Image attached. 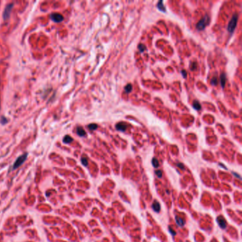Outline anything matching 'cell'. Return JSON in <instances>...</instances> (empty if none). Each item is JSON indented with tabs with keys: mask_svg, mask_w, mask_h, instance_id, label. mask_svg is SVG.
Here are the masks:
<instances>
[{
	"mask_svg": "<svg viewBox=\"0 0 242 242\" xmlns=\"http://www.w3.org/2000/svg\"><path fill=\"white\" fill-rule=\"evenodd\" d=\"M124 89H125L126 92H130L132 90V85L131 84H128L125 87H124Z\"/></svg>",
	"mask_w": 242,
	"mask_h": 242,
	"instance_id": "e0dca14e",
	"label": "cell"
},
{
	"mask_svg": "<svg viewBox=\"0 0 242 242\" xmlns=\"http://www.w3.org/2000/svg\"><path fill=\"white\" fill-rule=\"evenodd\" d=\"M190 68L191 70H195V69L197 68V63L194 62V63H192L191 65H190Z\"/></svg>",
	"mask_w": 242,
	"mask_h": 242,
	"instance_id": "ffe728a7",
	"label": "cell"
},
{
	"mask_svg": "<svg viewBox=\"0 0 242 242\" xmlns=\"http://www.w3.org/2000/svg\"><path fill=\"white\" fill-rule=\"evenodd\" d=\"M232 173L235 176V177H237L238 179H241V176H240L239 175H238L237 173H234V172H232Z\"/></svg>",
	"mask_w": 242,
	"mask_h": 242,
	"instance_id": "4316f807",
	"label": "cell"
},
{
	"mask_svg": "<svg viewBox=\"0 0 242 242\" xmlns=\"http://www.w3.org/2000/svg\"><path fill=\"white\" fill-rule=\"evenodd\" d=\"M209 23H210V17L207 15H205L201 20L199 21V22L196 25V28L198 31L204 30L205 27L208 25Z\"/></svg>",
	"mask_w": 242,
	"mask_h": 242,
	"instance_id": "6da1fadb",
	"label": "cell"
},
{
	"mask_svg": "<svg viewBox=\"0 0 242 242\" xmlns=\"http://www.w3.org/2000/svg\"><path fill=\"white\" fill-rule=\"evenodd\" d=\"M0 106H1V105H0Z\"/></svg>",
	"mask_w": 242,
	"mask_h": 242,
	"instance_id": "f1b7e54d",
	"label": "cell"
},
{
	"mask_svg": "<svg viewBox=\"0 0 242 242\" xmlns=\"http://www.w3.org/2000/svg\"><path fill=\"white\" fill-rule=\"evenodd\" d=\"M168 229H169V231H170V234H172L173 236H175V235L176 234V233L175 232V231H174L173 230V229H172V228H171L170 226H168Z\"/></svg>",
	"mask_w": 242,
	"mask_h": 242,
	"instance_id": "cb8c5ba5",
	"label": "cell"
},
{
	"mask_svg": "<svg viewBox=\"0 0 242 242\" xmlns=\"http://www.w3.org/2000/svg\"><path fill=\"white\" fill-rule=\"evenodd\" d=\"M220 84H221V86H222V88L224 87V86H225V84H226V75L224 73H222V75H220Z\"/></svg>",
	"mask_w": 242,
	"mask_h": 242,
	"instance_id": "9c48e42d",
	"label": "cell"
},
{
	"mask_svg": "<svg viewBox=\"0 0 242 242\" xmlns=\"http://www.w3.org/2000/svg\"><path fill=\"white\" fill-rule=\"evenodd\" d=\"M217 82H218V81H217V77H213L212 79H211V84H212V85H217Z\"/></svg>",
	"mask_w": 242,
	"mask_h": 242,
	"instance_id": "d6986e66",
	"label": "cell"
},
{
	"mask_svg": "<svg viewBox=\"0 0 242 242\" xmlns=\"http://www.w3.org/2000/svg\"><path fill=\"white\" fill-rule=\"evenodd\" d=\"M155 174H156V175L158 176V178H160L162 177V171L161 170H157V171H155Z\"/></svg>",
	"mask_w": 242,
	"mask_h": 242,
	"instance_id": "603a6c76",
	"label": "cell"
},
{
	"mask_svg": "<svg viewBox=\"0 0 242 242\" xmlns=\"http://www.w3.org/2000/svg\"><path fill=\"white\" fill-rule=\"evenodd\" d=\"M219 165H221V166H222L223 168H224L227 169V168H226V166H224V165H223V164H222V163H219Z\"/></svg>",
	"mask_w": 242,
	"mask_h": 242,
	"instance_id": "83f0119b",
	"label": "cell"
},
{
	"mask_svg": "<svg viewBox=\"0 0 242 242\" xmlns=\"http://www.w3.org/2000/svg\"><path fill=\"white\" fill-rule=\"evenodd\" d=\"M175 222L177 223V224L180 226H184V224H185V221L183 220V219H181L180 217H178V216H176L175 217Z\"/></svg>",
	"mask_w": 242,
	"mask_h": 242,
	"instance_id": "8fae6325",
	"label": "cell"
},
{
	"mask_svg": "<svg viewBox=\"0 0 242 242\" xmlns=\"http://www.w3.org/2000/svg\"><path fill=\"white\" fill-rule=\"evenodd\" d=\"M77 135L79 136H84L86 135L85 131L84 130L83 128H82L80 127L77 128Z\"/></svg>",
	"mask_w": 242,
	"mask_h": 242,
	"instance_id": "30bf717a",
	"label": "cell"
},
{
	"mask_svg": "<svg viewBox=\"0 0 242 242\" xmlns=\"http://www.w3.org/2000/svg\"><path fill=\"white\" fill-rule=\"evenodd\" d=\"M193 108L196 110H201V105L199 103L198 101H194V102L193 104Z\"/></svg>",
	"mask_w": 242,
	"mask_h": 242,
	"instance_id": "5bb4252c",
	"label": "cell"
},
{
	"mask_svg": "<svg viewBox=\"0 0 242 242\" xmlns=\"http://www.w3.org/2000/svg\"><path fill=\"white\" fill-rule=\"evenodd\" d=\"M51 19L54 22H56V23H60V22L63 21L64 19L63 16H62L60 14L58 13H53L51 15Z\"/></svg>",
	"mask_w": 242,
	"mask_h": 242,
	"instance_id": "5b68a950",
	"label": "cell"
},
{
	"mask_svg": "<svg viewBox=\"0 0 242 242\" xmlns=\"http://www.w3.org/2000/svg\"><path fill=\"white\" fill-rule=\"evenodd\" d=\"M177 165H178V167L180 168V169H182V170H184V168H185V166H184V165H183V163H178V164H177Z\"/></svg>",
	"mask_w": 242,
	"mask_h": 242,
	"instance_id": "d4e9b609",
	"label": "cell"
},
{
	"mask_svg": "<svg viewBox=\"0 0 242 242\" xmlns=\"http://www.w3.org/2000/svg\"><path fill=\"white\" fill-rule=\"evenodd\" d=\"M81 162H82V164L84 165V166H87L88 161H87V158H84V157H82V158H81Z\"/></svg>",
	"mask_w": 242,
	"mask_h": 242,
	"instance_id": "ac0fdd59",
	"label": "cell"
},
{
	"mask_svg": "<svg viewBox=\"0 0 242 242\" xmlns=\"http://www.w3.org/2000/svg\"><path fill=\"white\" fill-rule=\"evenodd\" d=\"M160 204L158 203V202L157 201H154L153 202V203L152 204V209H153V211L155 212H157V213H158L160 211Z\"/></svg>",
	"mask_w": 242,
	"mask_h": 242,
	"instance_id": "ba28073f",
	"label": "cell"
},
{
	"mask_svg": "<svg viewBox=\"0 0 242 242\" xmlns=\"http://www.w3.org/2000/svg\"><path fill=\"white\" fill-rule=\"evenodd\" d=\"M27 157H28V153H24V154L21 155L19 157H18L16 160H15V162H14V163L13 166H12V168H13L12 169H13V170H15V169L19 168L21 165L22 164H23L24 162L26 161V160L27 159Z\"/></svg>",
	"mask_w": 242,
	"mask_h": 242,
	"instance_id": "7a4b0ae2",
	"label": "cell"
},
{
	"mask_svg": "<svg viewBox=\"0 0 242 242\" xmlns=\"http://www.w3.org/2000/svg\"><path fill=\"white\" fill-rule=\"evenodd\" d=\"M237 21H238V15L237 14H234V16H232L231 19L229 21V25H228V31L229 32L232 33L235 30L236 26V24H237Z\"/></svg>",
	"mask_w": 242,
	"mask_h": 242,
	"instance_id": "3957f363",
	"label": "cell"
},
{
	"mask_svg": "<svg viewBox=\"0 0 242 242\" xmlns=\"http://www.w3.org/2000/svg\"><path fill=\"white\" fill-rule=\"evenodd\" d=\"M13 6H14L13 4H8L6 7H5L4 12H3V18H4V20L8 19L10 17V14H11V12Z\"/></svg>",
	"mask_w": 242,
	"mask_h": 242,
	"instance_id": "277c9868",
	"label": "cell"
},
{
	"mask_svg": "<svg viewBox=\"0 0 242 242\" xmlns=\"http://www.w3.org/2000/svg\"><path fill=\"white\" fill-rule=\"evenodd\" d=\"M217 224H219V226H220L221 229H224L226 227V222L225 219H224V217H222V216H219V217H217Z\"/></svg>",
	"mask_w": 242,
	"mask_h": 242,
	"instance_id": "8992f818",
	"label": "cell"
},
{
	"mask_svg": "<svg viewBox=\"0 0 242 242\" xmlns=\"http://www.w3.org/2000/svg\"><path fill=\"white\" fill-rule=\"evenodd\" d=\"M157 7H158V9L159 10H160V11H163V12H165V11H166V9H165V6H164V5H163V1H158V4H157Z\"/></svg>",
	"mask_w": 242,
	"mask_h": 242,
	"instance_id": "7c38bea8",
	"label": "cell"
},
{
	"mask_svg": "<svg viewBox=\"0 0 242 242\" xmlns=\"http://www.w3.org/2000/svg\"><path fill=\"white\" fill-rule=\"evenodd\" d=\"M97 125L96 124H89L88 125V128H89V129H90L91 131H94V130H96L97 129Z\"/></svg>",
	"mask_w": 242,
	"mask_h": 242,
	"instance_id": "2e32d148",
	"label": "cell"
},
{
	"mask_svg": "<svg viewBox=\"0 0 242 242\" xmlns=\"http://www.w3.org/2000/svg\"><path fill=\"white\" fill-rule=\"evenodd\" d=\"M72 141H73V139H72L71 136H70L68 135L65 136V137L63 138V140L64 143H71Z\"/></svg>",
	"mask_w": 242,
	"mask_h": 242,
	"instance_id": "4fadbf2b",
	"label": "cell"
},
{
	"mask_svg": "<svg viewBox=\"0 0 242 242\" xmlns=\"http://www.w3.org/2000/svg\"><path fill=\"white\" fill-rule=\"evenodd\" d=\"M139 51H141V52H143V51H145V50L146 49V48L145 47L144 45L140 44V45H139Z\"/></svg>",
	"mask_w": 242,
	"mask_h": 242,
	"instance_id": "44dd1931",
	"label": "cell"
},
{
	"mask_svg": "<svg viewBox=\"0 0 242 242\" xmlns=\"http://www.w3.org/2000/svg\"><path fill=\"white\" fill-rule=\"evenodd\" d=\"M0 122H1V123L2 124H6V122H7V119H6V117H4V116H2V117H1V121H0Z\"/></svg>",
	"mask_w": 242,
	"mask_h": 242,
	"instance_id": "7402d4cb",
	"label": "cell"
},
{
	"mask_svg": "<svg viewBox=\"0 0 242 242\" xmlns=\"http://www.w3.org/2000/svg\"><path fill=\"white\" fill-rule=\"evenodd\" d=\"M152 165H153V167L156 168L159 167V162L155 158H153L152 159Z\"/></svg>",
	"mask_w": 242,
	"mask_h": 242,
	"instance_id": "9a60e30c",
	"label": "cell"
},
{
	"mask_svg": "<svg viewBox=\"0 0 242 242\" xmlns=\"http://www.w3.org/2000/svg\"><path fill=\"white\" fill-rule=\"evenodd\" d=\"M127 125L125 123H123V122H119L116 125V129L120 131H124L127 129Z\"/></svg>",
	"mask_w": 242,
	"mask_h": 242,
	"instance_id": "52a82bcc",
	"label": "cell"
},
{
	"mask_svg": "<svg viewBox=\"0 0 242 242\" xmlns=\"http://www.w3.org/2000/svg\"><path fill=\"white\" fill-rule=\"evenodd\" d=\"M181 73H182L183 77H184V78L187 77V72L185 71V70H182V71H181Z\"/></svg>",
	"mask_w": 242,
	"mask_h": 242,
	"instance_id": "484cf974",
	"label": "cell"
}]
</instances>
